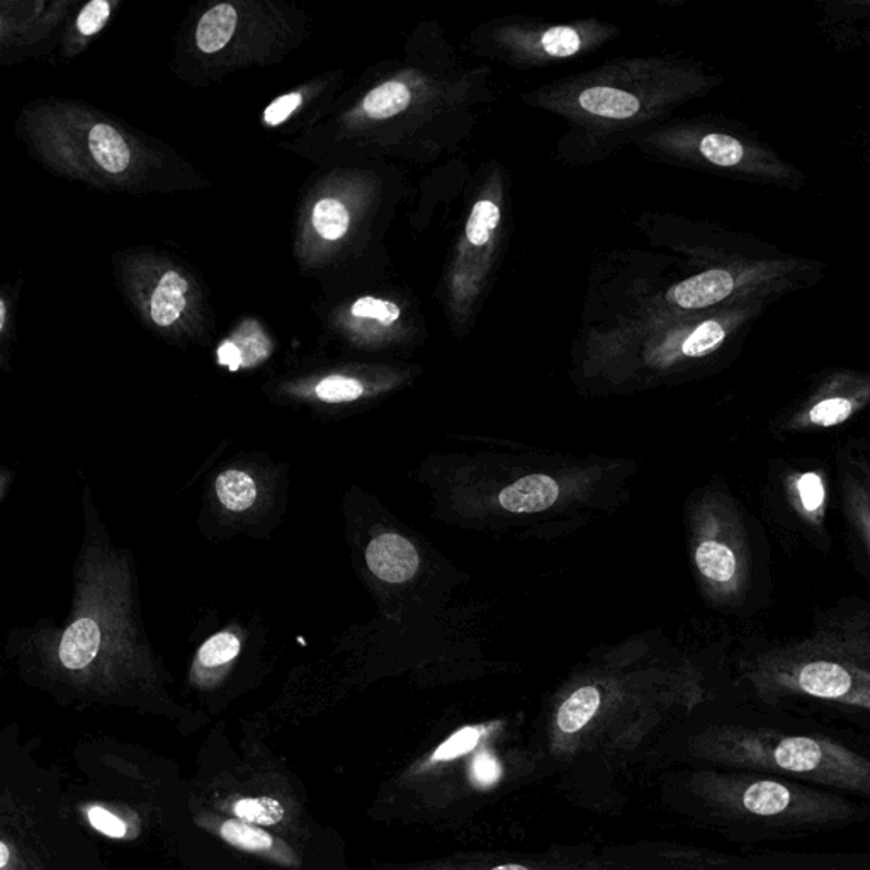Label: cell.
Segmentation results:
<instances>
[{
  "label": "cell",
  "mask_w": 870,
  "mask_h": 870,
  "mask_svg": "<svg viewBox=\"0 0 870 870\" xmlns=\"http://www.w3.org/2000/svg\"><path fill=\"white\" fill-rule=\"evenodd\" d=\"M316 396L324 402L340 403L352 402L364 393L363 384L357 379L345 376H328L316 387Z\"/></svg>",
  "instance_id": "484cf974"
},
{
  "label": "cell",
  "mask_w": 870,
  "mask_h": 870,
  "mask_svg": "<svg viewBox=\"0 0 870 870\" xmlns=\"http://www.w3.org/2000/svg\"><path fill=\"white\" fill-rule=\"evenodd\" d=\"M90 824L98 830L102 835L110 836V839H123L128 832L125 821L119 820L116 815L108 811V809L92 806L87 811Z\"/></svg>",
  "instance_id": "d6a6232c"
},
{
  "label": "cell",
  "mask_w": 870,
  "mask_h": 870,
  "mask_svg": "<svg viewBox=\"0 0 870 870\" xmlns=\"http://www.w3.org/2000/svg\"><path fill=\"white\" fill-rule=\"evenodd\" d=\"M724 337H727V332L718 321H704L685 339L682 344V352L689 357H701V355L715 351L724 340Z\"/></svg>",
  "instance_id": "cb8c5ba5"
},
{
  "label": "cell",
  "mask_w": 870,
  "mask_h": 870,
  "mask_svg": "<svg viewBox=\"0 0 870 870\" xmlns=\"http://www.w3.org/2000/svg\"><path fill=\"white\" fill-rule=\"evenodd\" d=\"M578 102L587 113L609 119H628L640 111L636 96L614 87H590L578 96Z\"/></svg>",
  "instance_id": "8fae6325"
},
{
  "label": "cell",
  "mask_w": 870,
  "mask_h": 870,
  "mask_svg": "<svg viewBox=\"0 0 870 870\" xmlns=\"http://www.w3.org/2000/svg\"><path fill=\"white\" fill-rule=\"evenodd\" d=\"M301 101H303V98H301L300 92H293V94L276 99L264 113V122L269 126L281 125L300 108Z\"/></svg>",
  "instance_id": "836d02e7"
},
{
  "label": "cell",
  "mask_w": 870,
  "mask_h": 870,
  "mask_svg": "<svg viewBox=\"0 0 870 870\" xmlns=\"http://www.w3.org/2000/svg\"><path fill=\"white\" fill-rule=\"evenodd\" d=\"M369 570L384 582L403 583L418 570V555L411 541L402 535L383 534L367 546Z\"/></svg>",
  "instance_id": "5b68a950"
},
{
  "label": "cell",
  "mask_w": 870,
  "mask_h": 870,
  "mask_svg": "<svg viewBox=\"0 0 870 870\" xmlns=\"http://www.w3.org/2000/svg\"><path fill=\"white\" fill-rule=\"evenodd\" d=\"M240 653V640L231 632H219L216 636L210 638L200 650L198 660L207 668L222 667L230 664Z\"/></svg>",
  "instance_id": "7402d4cb"
},
{
  "label": "cell",
  "mask_w": 870,
  "mask_h": 870,
  "mask_svg": "<svg viewBox=\"0 0 870 870\" xmlns=\"http://www.w3.org/2000/svg\"><path fill=\"white\" fill-rule=\"evenodd\" d=\"M89 150L105 173L122 174L131 162V152L123 135L113 126L99 123L89 134Z\"/></svg>",
  "instance_id": "30bf717a"
},
{
  "label": "cell",
  "mask_w": 870,
  "mask_h": 870,
  "mask_svg": "<svg viewBox=\"0 0 870 870\" xmlns=\"http://www.w3.org/2000/svg\"><path fill=\"white\" fill-rule=\"evenodd\" d=\"M796 487L804 510L808 512V514H816V512H820L823 508L827 490H824L823 480H821L818 472H804L803 477L797 480Z\"/></svg>",
  "instance_id": "83f0119b"
},
{
  "label": "cell",
  "mask_w": 870,
  "mask_h": 870,
  "mask_svg": "<svg viewBox=\"0 0 870 870\" xmlns=\"http://www.w3.org/2000/svg\"><path fill=\"white\" fill-rule=\"evenodd\" d=\"M216 493H218L222 504L228 510L234 512L247 510L257 499L254 480L247 472L237 471V469H230V471L219 475L218 481H216Z\"/></svg>",
  "instance_id": "2e32d148"
},
{
  "label": "cell",
  "mask_w": 870,
  "mask_h": 870,
  "mask_svg": "<svg viewBox=\"0 0 870 870\" xmlns=\"http://www.w3.org/2000/svg\"><path fill=\"white\" fill-rule=\"evenodd\" d=\"M237 28V11L230 4H219L201 17L196 29V43L204 53H216L227 47Z\"/></svg>",
  "instance_id": "7c38bea8"
},
{
  "label": "cell",
  "mask_w": 870,
  "mask_h": 870,
  "mask_svg": "<svg viewBox=\"0 0 870 870\" xmlns=\"http://www.w3.org/2000/svg\"><path fill=\"white\" fill-rule=\"evenodd\" d=\"M544 51L547 55L558 56V59H566L571 56L582 47V39L575 29L566 28V26H558V28H551L544 33L541 38Z\"/></svg>",
  "instance_id": "4316f807"
},
{
  "label": "cell",
  "mask_w": 870,
  "mask_h": 870,
  "mask_svg": "<svg viewBox=\"0 0 870 870\" xmlns=\"http://www.w3.org/2000/svg\"><path fill=\"white\" fill-rule=\"evenodd\" d=\"M351 216L340 201L327 198L313 210V227L325 240H339L348 234Z\"/></svg>",
  "instance_id": "e0dca14e"
},
{
  "label": "cell",
  "mask_w": 870,
  "mask_h": 870,
  "mask_svg": "<svg viewBox=\"0 0 870 870\" xmlns=\"http://www.w3.org/2000/svg\"><path fill=\"white\" fill-rule=\"evenodd\" d=\"M250 327L243 325V340L245 342H235L237 348L242 352L243 366H254V364L262 363L266 360L270 352L269 342L266 337L262 336L261 330L255 328L254 332H249Z\"/></svg>",
  "instance_id": "4dcf8cb0"
},
{
  "label": "cell",
  "mask_w": 870,
  "mask_h": 870,
  "mask_svg": "<svg viewBox=\"0 0 870 870\" xmlns=\"http://www.w3.org/2000/svg\"><path fill=\"white\" fill-rule=\"evenodd\" d=\"M701 153L706 156L710 164L721 165V167H731L742 162L743 144L736 138L728 137V135H707L701 141Z\"/></svg>",
  "instance_id": "44dd1931"
},
{
  "label": "cell",
  "mask_w": 870,
  "mask_h": 870,
  "mask_svg": "<svg viewBox=\"0 0 870 870\" xmlns=\"http://www.w3.org/2000/svg\"><path fill=\"white\" fill-rule=\"evenodd\" d=\"M492 870H529L527 867L517 866V863H507V866L493 867Z\"/></svg>",
  "instance_id": "74e56055"
},
{
  "label": "cell",
  "mask_w": 870,
  "mask_h": 870,
  "mask_svg": "<svg viewBox=\"0 0 870 870\" xmlns=\"http://www.w3.org/2000/svg\"><path fill=\"white\" fill-rule=\"evenodd\" d=\"M111 8L105 0H92L78 14L77 29L84 36H92L110 20Z\"/></svg>",
  "instance_id": "1f68e13d"
},
{
  "label": "cell",
  "mask_w": 870,
  "mask_h": 870,
  "mask_svg": "<svg viewBox=\"0 0 870 870\" xmlns=\"http://www.w3.org/2000/svg\"><path fill=\"white\" fill-rule=\"evenodd\" d=\"M500 210L492 201H480L472 207L469 215L466 237L475 247L487 245L493 230L499 227Z\"/></svg>",
  "instance_id": "ffe728a7"
},
{
  "label": "cell",
  "mask_w": 870,
  "mask_h": 870,
  "mask_svg": "<svg viewBox=\"0 0 870 870\" xmlns=\"http://www.w3.org/2000/svg\"><path fill=\"white\" fill-rule=\"evenodd\" d=\"M189 285L186 279L180 276L176 270H168L162 276L161 281L156 285L153 291L152 300H150V315L152 320L161 327H171L179 320L182 315L184 308L188 305L186 294H188Z\"/></svg>",
  "instance_id": "9c48e42d"
},
{
  "label": "cell",
  "mask_w": 870,
  "mask_h": 870,
  "mask_svg": "<svg viewBox=\"0 0 870 870\" xmlns=\"http://www.w3.org/2000/svg\"><path fill=\"white\" fill-rule=\"evenodd\" d=\"M691 789L710 823L755 848L870 821L869 803L758 770L709 767L692 777Z\"/></svg>",
  "instance_id": "7a4b0ae2"
},
{
  "label": "cell",
  "mask_w": 870,
  "mask_h": 870,
  "mask_svg": "<svg viewBox=\"0 0 870 870\" xmlns=\"http://www.w3.org/2000/svg\"><path fill=\"white\" fill-rule=\"evenodd\" d=\"M733 288L734 281L730 273L721 269L707 270L673 286L667 298L680 308H706L730 297Z\"/></svg>",
  "instance_id": "8992f818"
},
{
  "label": "cell",
  "mask_w": 870,
  "mask_h": 870,
  "mask_svg": "<svg viewBox=\"0 0 870 870\" xmlns=\"http://www.w3.org/2000/svg\"><path fill=\"white\" fill-rule=\"evenodd\" d=\"M0 325H4V305H0Z\"/></svg>",
  "instance_id": "f35d334b"
},
{
  "label": "cell",
  "mask_w": 870,
  "mask_h": 870,
  "mask_svg": "<svg viewBox=\"0 0 870 870\" xmlns=\"http://www.w3.org/2000/svg\"><path fill=\"white\" fill-rule=\"evenodd\" d=\"M101 644V631L89 617L78 619L63 634L60 643V661L68 670H83L92 664Z\"/></svg>",
  "instance_id": "ba28073f"
},
{
  "label": "cell",
  "mask_w": 870,
  "mask_h": 870,
  "mask_svg": "<svg viewBox=\"0 0 870 870\" xmlns=\"http://www.w3.org/2000/svg\"><path fill=\"white\" fill-rule=\"evenodd\" d=\"M559 495V488L553 478L544 475H531L516 483L508 484L500 493V504L505 510L516 514H532L543 512L555 504Z\"/></svg>",
  "instance_id": "52a82bcc"
},
{
  "label": "cell",
  "mask_w": 870,
  "mask_h": 870,
  "mask_svg": "<svg viewBox=\"0 0 870 870\" xmlns=\"http://www.w3.org/2000/svg\"><path fill=\"white\" fill-rule=\"evenodd\" d=\"M698 870H870V852L764 850L698 857Z\"/></svg>",
  "instance_id": "277c9868"
},
{
  "label": "cell",
  "mask_w": 870,
  "mask_h": 870,
  "mask_svg": "<svg viewBox=\"0 0 870 870\" xmlns=\"http://www.w3.org/2000/svg\"><path fill=\"white\" fill-rule=\"evenodd\" d=\"M855 510H859L860 522H862V529L863 532H866L867 541H869L870 546V507H855Z\"/></svg>",
  "instance_id": "d590c367"
},
{
  "label": "cell",
  "mask_w": 870,
  "mask_h": 870,
  "mask_svg": "<svg viewBox=\"0 0 870 870\" xmlns=\"http://www.w3.org/2000/svg\"><path fill=\"white\" fill-rule=\"evenodd\" d=\"M601 706V694L595 688H583L565 701L558 713V727L563 733L573 734L589 724Z\"/></svg>",
  "instance_id": "9a60e30c"
},
{
  "label": "cell",
  "mask_w": 870,
  "mask_h": 870,
  "mask_svg": "<svg viewBox=\"0 0 870 870\" xmlns=\"http://www.w3.org/2000/svg\"><path fill=\"white\" fill-rule=\"evenodd\" d=\"M219 835L230 845L242 848V850L266 852L270 850L274 845V839L269 833L242 820L225 821L219 828Z\"/></svg>",
  "instance_id": "d6986e66"
},
{
  "label": "cell",
  "mask_w": 870,
  "mask_h": 870,
  "mask_svg": "<svg viewBox=\"0 0 870 870\" xmlns=\"http://www.w3.org/2000/svg\"><path fill=\"white\" fill-rule=\"evenodd\" d=\"M692 757L709 767L758 770L870 804V734L784 710L755 709L704 731Z\"/></svg>",
  "instance_id": "6da1fadb"
},
{
  "label": "cell",
  "mask_w": 870,
  "mask_h": 870,
  "mask_svg": "<svg viewBox=\"0 0 870 870\" xmlns=\"http://www.w3.org/2000/svg\"><path fill=\"white\" fill-rule=\"evenodd\" d=\"M755 695L791 715L828 713L870 727V668L830 658L772 664L755 670Z\"/></svg>",
  "instance_id": "3957f363"
},
{
  "label": "cell",
  "mask_w": 870,
  "mask_h": 870,
  "mask_svg": "<svg viewBox=\"0 0 870 870\" xmlns=\"http://www.w3.org/2000/svg\"><path fill=\"white\" fill-rule=\"evenodd\" d=\"M218 363L222 366H227L230 371H237L243 366L242 352L237 348L234 340H227L222 348L218 349Z\"/></svg>",
  "instance_id": "e575fe53"
},
{
  "label": "cell",
  "mask_w": 870,
  "mask_h": 870,
  "mask_svg": "<svg viewBox=\"0 0 870 870\" xmlns=\"http://www.w3.org/2000/svg\"><path fill=\"white\" fill-rule=\"evenodd\" d=\"M9 862L8 843H0V869H5Z\"/></svg>",
  "instance_id": "8d00e7d4"
},
{
  "label": "cell",
  "mask_w": 870,
  "mask_h": 870,
  "mask_svg": "<svg viewBox=\"0 0 870 870\" xmlns=\"http://www.w3.org/2000/svg\"><path fill=\"white\" fill-rule=\"evenodd\" d=\"M469 777H471L472 784L478 785V787H492L502 777V766L488 752H481L480 755L472 758Z\"/></svg>",
  "instance_id": "f546056e"
},
{
  "label": "cell",
  "mask_w": 870,
  "mask_h": 870,
  "mask_svg": "<svg viewBox=\"0 0 870 870\" xmlns=\"http://www.w3.org/2000/svg\"><path fill=\"white\" fill-rule=\"evenodd\" d=\"M234 812L239 820L255 827H274L285 820L286 811L273 797H245L235 803Z\"/></svg>",
  "instance_id": "ac0fdd59"
},
{
  "label": "cell",
  "mask_w": 870,
  "mask_h": 870,
  "mask_svg": "<svg viewBox=\"0 0 870 870\" xmlns=\"http://www.w3.org/2000/svg\"><path fill=\"white\" fill-rule=\"evenodd\" d=\"M695 563L704 577L710 582L731 583L737 577V563L734 551L728 544L719 543L715 539L704 541L695 551Z\"/></svg>",
  "instance_id": "4fadbf2b"
},
{
  "label": "cell",
  "mask_w": 870,
  "mask_h": 870,
  "mask_svg": "<svg viewBox=\"0 0 870 870\" xmlns=\"http://www.w3.org/2000/svg\"><path fill=\"white\" fill-rule=\"evenodd\" d=\"M352 315L357 318H371L383 325H391L400 318L399 306L391 301L376 300V298H361L352 305Z\"/></svg>",
  "instance_id": "f1b7e54d"
},
{
  "label": "cell",
  "mask_w": 870,
  "mask_h": 870,
  "mask_svg": "<svg viewBox=\"0 0 870 870\" xmlns=\"http://www.w3.org/2000/svg\"><path fill=\"white\" fill-rule=\"evenodd\" d=\"M412 92L403 83H387L373 89L363 102V110L373 119H388L411 105Z\"/></svg>",
  "instance_id": "5bb4252c"
},
{
  "label": "cell",
  "mask_w": 870,
  "mask_h": 870,
  "mask_svg": "<svg viewBox=\"0 0 870 870\" xmlns=\"http://www.w3.org/2000/svg\"><path fill=\"white\" fill-rule=\"evenodd\" d=\"M855 405L848 399L835 396V399L821 400L818 405L812 406L808 414V420L816 427H835L847 420L854 414Z\"/></svg>",
  "instance_id": "d4e9b609"
},
{
  "label": "cell",
  "mask_w": 870,
  "mask_h": 870,
  "mask_svg": "<svg viewBox=\"0 0 870 870\" xmlns=\"http://www.w3.org/2000/svg\"><path fill=\"white\" fill-rule=\"evenodd\" d=\"M481 740V728L468 727L463 730L456 731L453 736L447 737L430 757V764H439V761H450L454 758L463 757L469 754L472 749L477 748Z\"/></svg>",
  "instance_id": "603a6c76"
}]
</instances>
